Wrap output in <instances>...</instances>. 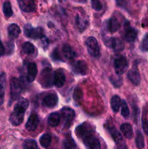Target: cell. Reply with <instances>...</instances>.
I'll use <instances>...</instances> for the list:
<instances>
[{"mask_svg":"<svg viewBox=\"0 0 148 149\" xmlns=\"http://www.w3.org/2000/svg\"><path fill=\"white\" fill-rule=\"evenodd\" d=\"M65 82V74L62 68H58L54 73V84L55 87L60 88Z\"/></svg>","mask_w":148,"mask_h":149,"instance_id":"8fae6325","label":"cell"},{"mask_svg":"<svg viewBox=\"0 0 148 149\" xmlns=\"http://www.w3.org/2000/svg\"><path fill=\"white\" fill-rule=\"evenodd\" d=\"M108 130L116 144L118 146L121 145L123 143V137H122L121 134L119 132V131L113 126H108Z\"/></svg>","mask_w":148,"mask_h":149,"instance_id":"ffe728a7","label":"cell"},{"mask_svg":"<svg viewBox=\"0 0 148 149\" xmlns=\"http://www.w3.org/2000/svg\"><path fill=\"white\" fill-rule=\"evenodd\" d=\"M24 33L26 36L33 39H41L44 36V31L41 27L33 28L30 24H26L25 26Z\"/></svg>","mask_w":148,"mask_h":149,"instance_id":"5b68a950","label":"cell"},{"mask_svg":"<svg viewBox=\"0 0 148 149\" xmlns=\"http://www.w3.org/2000/svg\"><path fill=\"white\" fill-rule=\"evenodd\" d=\"M142 128L145 133L148 135V120L145 119H142Z\"/></svg>","mask_w":148,"mask_h":149,"instance_id":"ab89813d","label":"cell"},{"mask_svg":"<svg viewBox=\"0 0 148 149\" xmlns=\"http://www.w3.org/2000/svg\"><path fill=\"white\" fill-rule=\"evenodd\" d=\"M120 109H121V115L123 116V117L125 118V119L129 117V114H130V111H129V106H128L126 100H123L121 101Z\"/></svg>","mask_w":148,"mask_h":149,"instance_id":"836d02e7","label":"cell"},{"mask_svg":"<svg viewBox=\"0 0 148 149\" xmlns=\"http://www.w3.org/2000/svg\"><path fill=\"white\" fill-rule=\"evenodd\" d=\"M83 98V93L82 91H81V88L79 87H76L74 90L73 93V99L75 100V102L78 104H79L81 103V100Z\"/></svg>","mask_w":148,"mask_h":149,"instance_id":"e575fe53","label":"cell"},{"mask_svg":"<svg viewBox=\"0 0 148 149\" xmlns=\"http://www.w3.org/2000/svg\"><path fill=\"white\" fill-rule=\"evenodd\" d=\"M81 139L86 149H101V144L98 138L94 135V131L86 134Z\"/></svg>","mask_w":148,"mask_h":149,"instance_id":"3957f363","label":"cell"},{"mask_svg":"<svg viewBox=\"0 0 148 149\" xmlns=\"http://www.w3.org/2000/svg\"><path fill=\"white\" fill-rule=\"evenodd\" d=\"M121 99L118 95H114L110 100V106L114 113H117L119 111L121 105Z\"/></svg>","mask_w":148,"mask_h":149,"instance_id":"484cf974","label":"cell"},{"mask_svg":"<svg viewBox=\"0 0 148 149\" xmlns=\"http://www.w3.org/2000/svg\"><path fill=\"white\" fill-rule=\"evenodd\" d=\"M128 78L134 85H139L141 81V76L137 67L133 66L128 72Z\"/></svg>","mask_w":148,"mask_h":149,"instance_id":"5bb4252c","label":"cell"},{"mask_svg":"<svg viewBox=\"0 0 148 149\" xmlns=\"http://www.w3.org/2000/svg\"><path fill=\"white\" fill-rule=\"evenodd\" d=\"M104 43L107 47L112 48L116 52H120L124 49V44L121 39L118 38H107V39H104Z\"/></svg>","mask_w":148,"mask_h":149,"instance_id":"9c48e42d","label":"cell"},{"mask_svg":"<svg viewBox=\"0 0 148 149\" xmlns=\"http://www.w3.org/2000/svg\"><path fill=\"white\" fill-rule=\"evenodd\" d=\"M7 31H8L9 36L12 39L18 37L20 32H21L20 27L15 23H12V24L10 25L8 29H7Z\"/></svg>","mask_w":148,"mask_h":149,"instance_id":"cb8c5ba5","label":"cell"},{"mask_svg":"<svg viewBox=\"0 0 148 149\" xmlns=\"http://www.w3.org/2000/svg\"><path fill=\"white\" fill-rule=\"evenodd\" d=\"M76 24L78 29L81 31H83L86 29L87 25H88V20L81 15H78L76 17Z\"/></svg>","mask_w":148,"mask_h":149,"instance_id":"f546056e","label":"cell"},{"mask_svg":"<svg viewBox=\"0 0 148 149\" xmlns=\"http://www.w3.org/2000/svg\"><path fill=\"white\" fill-rule=\"evenodd\" d=\"M128 65L127 59L123 55H118L114 58L113 66L117 75L120 76L124 74L128 68Z\"/></svg>","mask_w":148,"mask_h":149,"instance_id":"277c9868","label":"cell"},{"mask_svg":"<svg viewBox=\"0 0 148 149\" xmlns=\"http://www.w3.org/2000/svg\"><path fill=\"white\" fill-rule=\"evenodd\" d=\"M137 36V31L133 28L131 27L129 23L126 22L125 23V39L128 42H133L136 39Z\"/></svg>","mask_w":148,"mask_h":149,"instance_id":"4fadbf2b","label":"cell"},{"mask_svg":"<svg viewBox=\"0 0 148 149\" xmlns=\"http://www.w3.org/2000/svg\"><path fill=\"white\" fill-rule=\"evenodd\" d=\"M72 68L74 72L82 76L86 75L88 72L87 64L84 61H78L74 62Z\"/></svg>","mask_w":148,"mask_h":149,"instance_id":"7c38bea8","label":"cell"},{"mask_svg":"<svg viewBox=\"0 0 148 149\" xmlns=\"http://www.w3.org/2000/svg\"><path fill=\"white\" fill-rule=\"evenodd\" d=\"M141 49L145 52L148 51V34L145 35L142 40V44H141Z\"/></svg>","mask_w":148,"mask_h":149,"instance_id":"74e56055","label":"cell"},{"mask_svg":"<svg viewBox=\"0 0 148 149\" xmlns=\"http://www.w3.org/2000/svg\"><path fill=\"white\" fill-rule=\"evenodd\" d=\"M122 149H129V148H128V147L126 146L123 145V146L122 147Z\"/></svg>","mask_w":148,"mask_h":149,"instance_id":"7bdbcfd3","label":"cell"},{"mask_svg":"<svg viewBox=\"0 0 148 149\" xmlns=\"http://www.w3.org/2000/svg\"><path fill=\"white\" fill-rule=\"evenodd\" d=\"M58 102V96L55 93L47 95L44 98V104L48 108H54Z\"/></svg>","mask_w":148,"mask_h":149,"instance_id":"d6986e66","label":"cell"},{"mask_svg":"<svg viewBox=\"0 0 148 149\" xmlns=\"http://www.w3.org/2000/svg\"><path fill=\"white\" fill-rule=\"evenodd\" d=\"M4 49H6L5 52L7 55H10V54H12L13 51H14V43H13L12 42H7Z\"/></svg>","mask_w":148,"mask_h":149,"instance_id":"8d00e7d4","label":"cell"},{"mask_svg":"<svg viewBox=\"0 0 148 149\" xmlns=\"http://www.w3.org/2000/svg\"><path fill=\"white\" fill-rule=\"evenodd\" d=\"M120 130L127 139H131L133 137V129L130 124L123 123L120 125Z\"/></svg>","mask_w":148,"mask_h":149,"instance_id":"603a6c76","label":"cell"},{"mask_svg":"<svg viewBox=\"0 0 148 149\" xmlns=\"http://www.w3.org/2000/svg\"><path fill=\"white\" fill-rule=\"evenodd\" d=\"M28 105V101L26 98L22 97L17 100L10 116V122L13 126H19L23 122L25 112Z\"/></svg>","mask_w":148,"mask_h":149,"instance_id":"6da1fadb","label":"cell"},{"mask_svg":"<svg viewBox=\"0 0 148 149\" xmlns=\"http://www.w3.org/2000/svg\"><path fill=\"white\" fill-rule=\"evenodd\" d=\"M3 13L6 17H10L13 14L11 4L9 1H6L3 4Z\"/></svg>","mask_w":148,"mask_h":149,"instance_id":"1f68e13d","label":"cell"},{"mask_svg":"<svg viewBox=\"0 0 148 149\" xmlns=\"http://www.w3.org/2000/svg\"><path fill=\"white\" fill-rule=\"evenodd\" d=\"M91 7L96 11H100L102 9V4L100 0H91Z\"/></svg>","mask_w":148,"mask_h":149,"instance_id":"d590c367","label":"cell"},{"mask_svg":"<svg viewBox=\"0 0 148 149\" xmlns=\"http://www.w3.org/2000/svg\"><path fill=\"white\" fill-rule=\"evenodd\" d=\"M39 82L44 88H49L52 87L54 84V74L52 68L46 67L42 70L39 76Z\"/></svg>","mask_w":148,"mask_h":149,"instance_id":"7a4b0ae2","label":"cell"},{"mask_svg":"<svg viewBox=\"0 0 148 149\" xmlns=\"http://www.w3.org/2000/svg\"><path fill=\"white\" fill-rule=\"evenodd\" d=\"M22 52L26 55H33L35 52V47L32 43L26 42L22 45Z\"/></svg>","mask_w":148,"mask_h":149,"instance_id":"4316f807","label":"cell"},{"mask_svg":"<svg viewBox=\"0 0 148 149\" xmlns=\"http://www.w3.org/2000/svg\"><path fill=\"white\" fill-rule=\"evenodd\" d=\"M60 115L57 112H53L48 116V124L51 127H57L60 122Z\"/></svg>","mask_w":148,"mask_h":149,"instance_id":"d4e9b609","label":"cell"},{"mask_svg":"<svg viewBox=\"0 0 148 149\" xmlns=\"http://www.w3.org/2000/svg\"><path fill=\"white\" fill-rule=\"evenodd\" d=\"M6 85V75L4 72L0 73V106L3 104L4 100V92Z\"/></svg>","mask_w":148,"mask_h":149,"instance_id":"7402d4cb","label":"cell"},{"mask_svg":"<svg viewBox=\"0 0 148 149\" xmlns=\"http://www.w3.org/2000/svg\"><path fill=\"white\" fill-rule=\"evenodd\" d=\"M136 146L138 149H143L145 148V139L140 131H137L136 135Z\"/></svg>","mask_w":148,"mask_h":149,"instance_id":"4dcf8cb0","label":"cell"},{"mask_svg":"<svg viewBox=\"0 0 148 149\" xmlns=\"http://www.w3.org/2000/svg\"><path fill=\"white\" fill-rule=\"evenodd\" d=\"M115 1L118 5H121L122 3H123V0H115Z\"/></svg>","mask_w":148,"mask_h":149,"instance_id":"b9f144b4","label":"cell"},{"mask_svg":"<svg viewBox=\"0 0 148 149\" xmlns=\"http://www.w3.org/2000/svg\"><path fill=\"white\" fill-rule=\"evenodd\" d=\"M120 28V23L116 17H112L107 23V29L110 33H115Z\"/></svg>","mask_w":148,"mask_h":149,"instance_id":"44dd1931","label":"cell"},{"mask_svg":"<svg viewBox=\"0 0 148 149\" xmlns=\"http://www.w3.org/2000/svg\"><path fill=\"white\" fill-rule=\"evenodd\" d=\"M91 131H94L91 125L89 124L88 122H84V123L81 124V125L77 127L76 129H75V134L78 138H81L84 135L91 132Z\"/></svg>","mask_w":148,"mask_h":149,"instance_id":"e0dca14e","label":"cell"},{"mask_svg":"<svg viewBox=\"0 0 148 149\" xmlns=\"http://www.w3.org/2000/svg\"><path fill=\"white\" fill-rule=\"evenodd\" d=\"M68 61H72L75 58V52L70 45H64L62 47V57Z\"/></svg>","mask_w":148,"mask_h":149,"instance_id":"ac0fdd59","label":"cell"},{"mask_svg":"<svg viewBox=\"0 0 148 149\" xmlns=\"http://www.w3.org/2000/svg\"><path fill=\"white\" fill-rule=\"evenodd\" d=\"M22 93V86L18 79L13 77L10 81V95L12 100H15L20 97Z\"/></svg>","mask_w":148,"mask_h":149,"instance_id":"52a82bcc","label":"cell"},{"mask_svg":"<svg viewBox=\"0 0 148 149\" xmlns=\"http://www.w3.org/2000/svg\"><path fill=\"white\" fill-rule=\"evenodd\" d=\"M5 53V49H4V46L3 44L1 43V40H0V58L4 55Z\"/></svg>","mask_w":148,"mask_h":149,"instance_id":"60d3db41","label":"cell"},{"mask_svg":"<svg viewBox=\"0 0 148 149\" xmlns=\"http://www.w3.org/2000/svg\"><path fill=\"white\" fill-rule=\"evenodd\" d=\"M60 117H62V121H63L65 125L67 127H69L71 124L72 121L75 118V111L73 109L69 107H64L61 109L60 111Z\"/></svg>","mask_w":148,"mask_h":149,"instance_id":"ba28073f","label":"cell"},{"mask_svg":"<svg viewBox=\"0 0 148 149\" xmlns=\"http://www.w3.org/2000/svg\"><path fill=\"white\" fill-rule=\"evenodd\" d=\"M51 142H52V136L49 133L44 134L39 138V143H40L41 146L44 148H47L50 145Z\"/></svg>","mask_w":148,"mask_h":149,"instance_id":"f1b7e54d","label":"cell"},{"mask_svg":"<svg viewBox=\"0 0 148 149\" xmlns=\"http://www.w3.org/2000/svg\"><path fill=\"white\" fill-rule=\"evenodd\" d=\"M64 149H75L76 148V144L71 135H68L62 142Z\"/></svg>","mask_w":148,"mask_h":149,"instance_id":"83f0119b","label":"cell"},{"mask_svg":"<svg viewBox=\"0 0 148 149\" xmlns=\"http://www.w3.org/2000/svg\"><path fill=\"white\" fill-rule=\"evenodd\" d=\"M39 123V119L38 117L37 114L35 113H31L29 116V118L28 119L27 122L26 124V128L27 130L30 131H34L37 128L38 125Z\"/></svg>","mask_w":148,"mask_h":149,"instance_id":"9a60e30c","label":"cell"},{"mask_svg":"<svg viewBox=\"0 0 148 149\" xmlns=\"http://www.w3.org/2000/svg\"><path fill=\"white\" fill-rule=\"evenodd\" d=\"M87 51L89 54L92 57H98L100 54V47L96 38L89 36L86 39L85 42Z\"/></svg>","mask_w":148,"mask_h":149,"instance_id":"8992f818","label":"cell"},{"mask_svg":"<svg viewBox=\"0 0 148 149\" xmlns=\"http://www.w3.org/2000/svg\"><path fill=\"white\" fill-rule=\"evenodd\" d=\"M20 8L26 13L34 12L36 9V0H17Z\"/></svg>","mask_w":148,"mask_h":149,"instance_id":"30bf717a","label":"cell"},{"mask_svg":"<svg viewBox=\"0 0 148 149\" xmlns=\"http://www.w3.org/2000/svg\"><path fill=\"white\" fill-rule=\"evenodd\" d=\"M52 58L55 61H62V57L61 55L60 52L58 51V49H54V51L52 53Z\"/></svg>","mask_w":148,"mask_h":149,"instance_id":"f35d334b","label":"cell"},{"mask_svg":"<svg viewBox=\"0 0 148 149\" xmlns=\"http://www.w3.org/2000/svg\"><path fill=\"white\" fill-rule=\"evenodd\" d=\"M23 149H38L37 143L33 139L26 140L23 143Z\"/></svg>","mask_w":148,"mask_h":149,"instance_id":"d6a6232c","label":"cell"},{"mask_svg":"<svg viewBox=\"0 0 148 149\" xmlns=\"http://www.w3.org/2000/svg\"><path fill=\"white\" fill-rule=\"evenodd\" d=\"M28 71H27V81L28 82L31 83L36 79V76L38 74V68L37 65L35 63H30L28 65Z\"/></svg>","mask_w":148,"mask_h":149,"instance_id":"2e32d148","label":"cell"}]
</instances>
